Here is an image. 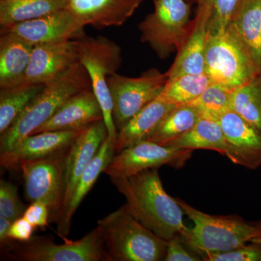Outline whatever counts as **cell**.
Returning a JSON list of instances; mask_svg holds the SVG:
<instances>
[{
  "label": "cell",
  "instance_id": "836d02e7",
  "mask_svg": "<svg viewBox=\"0 0 261 261\" xmlns=\"http://www.w3.org/2000/svg\"><path fill=\"white\" fill-rule=\"evenodd\" d=\"M168 242L166 261H199L202 257L190 250L181 241L179 234L175 235Z\"/></svg>",
  "mask_w": 261,
  "mask_h": 261
},
{
  "label": "cell",
  "instance_id": "277c9868",
  "mask_svg": "<svg viewBox=\"0 0 261 261\" xmlns=\"http://www.w3.org/2000/svg\"><path fill=\"white\" fill-rule=\"evenodd\" d=\"M111 261L164 260L168 242L141 224L126 205L97 221Z\"/></svg>",
  "mask_w": 261,
  "mask_h": 261
},
{
  "label": "cell",
  "instance_id": "1f68e13d",
  "mask_svg": "<svg viewBox=\"0 0 261 261\" xmlns=\"http://www.w3.org/2000/svg\"><path fill=\"white\" fill-rule=\"evenodd\" d=\"M27 207L19 197L18 188L10 181H0V216L13 222L23 217Z\"/></svg>",
  "mask_w": 261,
  "mask_h": 261
},
{
  "label": "cell",
  "instance_id": "484cf974",
  "mask_svg": "<svg viewBox=\"0 0 261 261\" xmlns=\"http://www.w3.org/2000/svg\"><path fill=\"white\" fill-rule=\"evenodd\" d=\"M200 117L198 110L191 105L176 106L146 141L168 146L191 129Z\"/></svg>",
  "mask_w": 261,
  "mask_h": 261
},
{
  "label": "cell",
  "instance_id": "ba28073f",
  "mask_svg": "<svg viewBox=\"0 0 261 261\" xmlns=\"http://www.w3.org/2000/svg\"><path fill=\"white\" fill-rule=\"evenodd\" d=\"M205 73L213 83L237 89L257 73L251 58L232 33H207Z\"/></svg>",
  "mask_w": 261,
  "mask_h": 261
},
{
  "label": "cell",
  "instance_id": "52a82bcc",
  "mask_svg": "<svg viewBox=\"0 0 261 261\" xmlns=\"http://www.w3.org/2000/svg\"><path fill=\"white\" fill-rule=\"evenodd\" d=\"M154 9L140 24V39L161 59L179 50L187 39L192 20L187 0H153Z\"/></svg>",
  "mask_w": 261,
  "mask_h": 261
},
{
  "label": "cell",
  "instance_id": "5bb4252c",
  "mask_svg": "<svg viewBox=\"0 0 261 261\" xmlns=\"http://www.w3.org/2000/svg\"><path fill=\"white\" fill-rule=\"evenodd\" d=\"M84 129L48 130L27 136L10 150L1 152V166L17 171L19 163L23 161L43 159L66 150Z\"/></svg>",
  "mask_w": 261,
  "mask_h": 261
},
{
  "label": "cell",
  "instance_id": "d6986e66",
  "mask_svg": "<svg viewBox=\"0 0 261 261\" xmlns=\"http://www.w3.org/2000/svg\"><path fill=\"white\" fill-rule=\"evenodd\" d=\"M100 120H104L102 109L90 88L70 98L32 135L48 130H82Z\"/></svg>",
  "mask_w": 261,
  "mask_h": 261
},
{
  "label": "cell",
  "instance_id": "5b68a950",
  "mask_svg": "<svg viewBox=\"0 0 261 261\" xmlns=\"http://www.w3.org/2000/svg\"><path fill=\"white\" fill-rule=\"evenodd\" d=\"M75 39L78 44L79 61L87 70L90 78L92 90L102 109L108 137L116 145L118 130L113 121V101L108 80L121 67V47L102 36L94 37L84 34Z\"/></svg>",
  "mask_w": 261,
  "mask_h": 261
},
{
  "label": "cell",
  "instance_id": "ffe728a7",
  "mask_svg": "<svg viewBox=\"0 0 261 261\" xmlns=\"http://www.w3.org/2000/svg\"><path fill=\"white\" fill-rule=\"evenodd\" d=\"M176 106L160 94L118 130L116 153L147 140L165 117Z\"/></svg>",
  "mask_w": 261,
  "mask_h": 261
},
{
  "label": "cell",
  "instance_id": "e0dca14e",
  "mask_svg": "<svg viewBox=\"0 0 261 261\" xmlns=\"http://www.w3.org/2000/svg\"><path fill=\"white\" fill-rule=\"evenodd\" d=\"M211 12L207 7L197 4L195 18L183 45L177 51L175 61L166 72L168 80L185 74L205 73V56Z\"/></svg>",
  "mask_w": 261,
  "mask_h": 261
},
{
  "label": "cell",
  "instance_id": "8992f818",
  "mask_svg": "<svg viewBox=\"0 0 261 261\" xmlns=\"http://www.w3.org/2000/svg\"><path fill=\"white\" fill-rule=\"evenodd\" d=\"M60 237L64 243H55L49 237H33L25 243L14 242L4 252L12 260L111 261L98 226L76 241Z\"/></svg>",
  "mask_w": 261,
  "mask_h": 261
},
{
  "label": "cell",
  "instance_id": "3957f363",
  "mask_svg": "<svg viewBox=\"0 0 261 261\" xmlns=\"http://www.w3.org/2000/svg\"><path fill=\"white\" fill-rule=\"evenodd\" d=\"M193 226L179 233L181 241L201 257L234 250L261 235L258 224H250L238 216H212L176 198Z\"/></svg>",
  "mask_w": 261,
  "mask_h": 261
},
{
  "label": "cell",
  "instance_id": "74e56055",
  "mask_svg": "<svg viewBox=\"0 0 261 261\" xmlns=\"http://www.w3.org/2000/svg\"><path fill=\"white\" fill-rule=\"evenodd\" d=\"M258 225L261 227V222L259 223ZM251 243L261 244V235H260V236H259L258 238L254 239V240H252Z\"/></svg>",
  "mask_w": 261,
  "mask_h": 261
},
{
  "label": "cell",
  "instance_id": "f1b7e54d",
  "mask_svg": "<svg viewBox=\"0 0 261 261\" xmlns=\"http://www.w3.org/2000/svg\"><path fill=\"white\" fill-rule=\"evenodd\" d=\"M211 83L205 73L182 75L168 80L161 95L176 106L189 105L200 97Z\"/></svg>",
  "mask_w": 261,
  "mask_h": 261
},
{
  "label": "cell",
  "instance_id": "4fadbf2b",
  "mask_svg": "<svg viewBox=\"0 0 261 261\" xmlns=\"http://www.w3.org/2000/svg\"><path fill=\"white\" fill-rule=\"evenodd\" d=\"M226 144V157L234 164L255 170L261 166V134L232 110L219 119Z\"/></svg>",
  "mask_w": 261,
  "mask_h": 261
},
{
  "label": "cell",
  "instance_id": "4316f807",
  "mask_svg": "<svg viewBox=\"0 0 261 261\" xmlns=\"http://www.w3.org/2000/svg\"><path fill=\"white\" fill-rule=\"evenodd\" d=\"M44 86V84L23 83L0 89V134L12 126Z\"/></svg>",
  "mask_w": 261,
  "mask_h": 261
},
{
  "label": "cell",
  "instance_id": "d6a6232c",
  "mask_svg": "<svg viewBox=\"0 0 261 261\" xmlns=\"http://www.w3.org/2000/svg\"><path fill=\"white\" fill-rule=\"evenodd\" d=\"M230 251L210 254L202 257L205 261H261V244L251 243Z\"/></svg>",
  "mask_w": 261,
  "mask_h": 261
},
{
  "label": "cell",
  "instance_id": "8d00e7d4",
  "mask_svg": "<svg viewBox=\"0 0 261 261\" xmlns=\"http://www.w3.org/2000/svg\"><path fill=\"white\" fill-rule=\"evenodd\" d=\"M12 221L10 220L5 219L3 216H0V243H1L2 248H8L15 241L10 240L8 237V232L10 226L12 224Z\"/></svg>",
  "mask_w": 261,
  "mask_h": 261
},
{
  "label": "cell",
  "instance_id": "d590c367",
  "mask_svg": "<svg viewBox=\"0 0 261 261\" xmlns=\"http://www.w3.org/2000/svg\"><path fill=\"white\" fill-rule=\"evenodd\" d=\"M35 228L25 218L15 220L10 226L8 237L10 240L18 243H25L32 240Z\"/></svg>",
  "mask_w": 261,
  "mask_h": 261
},
{
  "label": "cell",
  "instance_id": "6da1fadb",
  "mask_svg": "<svg viewBox=\"0 0 261 261\" xmlns=\"http://www.w3.org/2000/svg\"><path fill=\"white\" fill-rule=\"evenodd\" d=\"M111 180L126 198L130 214L157 236L168 241L187 228L184 211L176 198L163 188L159 168Z\"/></svg>",
  "mask_w": 261,
  "mask_h": 261
},
{
  "label": "cell",
  "instance_id": "f35d334b",
  "mask_svg": "<svg viewBox=\"0 0 261 261\" xmlns=\"http://www.w3.org/2000/svg\"><path fill=\"white\" fill-rule=\"evenodd\" d=\"M187 1H188L189 3H194V2H195L196 3V1H197V0H187Z\"/></svg>",
  "mask_w": 261,
  "mask_h": 261
},
{
  "label": "cell",
  "instance_id": "f546056e",
  "mask_svg": "<svg viewBox=\"0 0 261 261\" xmlns=\"http://www.w3.org/2000/svg\"><path fill=\"white\" fill-rule=\"evenodd\" d=\"M234 89L212 82L200 97L189 105L197 108L201 116L219 121L220 117L231 110Z\"/></svg>",
  "mask_w": 261,
  "mask_h": 261
},
{
  "label": "cell",
  "instance_id": "7c38bea8",
  "mask_svg": "<svg viewBox=\"0 0 261 261\" xmlns=\"http://www.w3.org/2000/svg\"><path fill=\"white\" fill-rule=\"evenodd\" d=\"M84 27L66 9L1 29L33 46L65 42L84 34Z\"/></svg>",
  "mask_w": 261,
  "mask_h": 261
},
{
  "label": "cell",
  "instance_id": "7a4b0ae2",
  "mask_svg": "<svg viewBox=\"0 0 261 261\" xmlns=\"http://www.w3.org/2000/svg\"><path fill=\"white\" fill-rule=\"evenodd\" d=\"M90 88V78L80 61L46 82L42 90L29 103L12 126L1 134V152L10 150L19 141L32 135L70 98Z\"/></svg>",
  "mask_w": 261,
  "mask_h": 261
},
{
  "label": "cell",
  "instance_id": "4dcf8cb0",
  "mask_svg": "<svg viewBox=\"0 0 261 261\" xmlns=\"http://www.w3.org/2000/svg\"><path fill=\"white\" fill-rule=\"evenodd\" d=\"M196 3L205 5L210 10L209 32H220L228 28L240 0H197Z\"/></svg>",
  "mask_w": 261,
  "mask_h": 261
},
{
  "label": "cell",
  "instance_id": "ac0fdd59",
  "mask_svg": "<svg viewBox=\"0 0 261 261\" xmlns=\"http://www.w3.org/2000/svg\"><path fill=\"white\" fill-rule=\"evenodd\" d=\"M144 0H68L66 9L84 27H121Z\"/></svg>",
  "mask_w": 261,
  "mask_h": 261
},
{
  "label": "cell",
  "instance_id": "83f0119b",
  "mask_svg": "<svg viewBox=\"0 0 261 261\" xmlns=\"http://www.w3.org/2000/svg\"><path fill=\"white\" fill-rule=\"evenodd\" d=\"M231 109L261 134V74L234 89Z\"/></svg>",
  "mask_w": 261,
  "mask_h": 261
},
{
  "label": "cell",
  "instance_id": "9c48e42d",
  "mask_svg": "<svg viewBox=\"0 0 261 261\" xmlns=\"http://www.w3.org/2000/svg\"><path fill=\"white\" fill-rule=\"evenodd\" d=\"M69 149L43 159L19 163L25 197L29 202L41 201L49 207L50 221L58 224L65 194V162Z\"/></svg>",
  "mask_w": 261,
  "mask_h": 261
},
{
  "label": "cell",
  "instance_id": "2e32d148",
  "mask_svg": "<svg viewBox=\"0 0 261 261\" xmlns=\"http://www.w3.org/2000/svg\"><path fill=\"white\" fill-rule=\"evenodd\" d=\"M77 62L76 39L34 46L24 83L45 84Z\"/></svg>",
  "mask_w": 261,
  "mask_h": 261
},
{
  "label": "cell",
  "instance_id": "9a60e30c",
  "mask_svg": "<svg viewBox=\"0 0 261 261\" xmlns=\"http://www.w3.org/2000/svg\"><path fill=\"white\" fill-rule=\"evenodd\" d=\"M108 137L106 123L100 120L86 127L70 146L65 162V194L61 214L68 205L81 176Z\"/></svg>",
  "mask_w": 261,
  "mask_h": 261
},
{
  "label": "cell",
  "instance_id": "44dd1931",
  "mask_svg": "<svg viewBox=\"0 0 261 261\" xmlns=\"http://www.w3.org/2000/svg\"><path fill=\"white\" fill-rule=\"evenodd\" d=\"M115 154L116 143L111 137H108L101 145L95 157L82 173L68 205L62 213L59 221L57 224L59 236L67 237L69 234L72 219L75 211L80 207L84 197L95 185L99 175L104 173Z\"/></svg>",
  "mask_w": 261,
  "mask_h": 261
},
{
  "label": "cell",
  "instance_id": "d4e9b609",
  "mask_svg": "<svg viewBox=\"0 0 261 261\" xmlns=\"http://www.w3.org/2000/svg\"><path fill=\"white\" fill-rule=\"evenodd\" d=\"M168 146L178 148L209 149L226 155V144L219 121L201 116L191 129Z\"/></svg>",
  "mask_w": 261,
  "mask_h": 261
},
{
  "label": "cell",
  "instance_id": "30bf717a",
  "mask_svg": "<svg viewBox=\"0 0 261 261\" xmlns=\"http://www.w3.org/2000/svg\"><path fill=\"white\" fill-rule=\"evenodd\" d=\"M166 73L155 68L140 76L127 77L115 73L108 80L113 101V118L117 130L162 93L168 82Z\"/></svg>",
  "mask_w": 261,
  "mask_h": 261
},
{
  "label": "cell",
  "instance_id": "603a6c76",
  "mask_svg": "<svg viewBox=\"0 0 261 261\" xmlns=\"http://www.w3.org/2000/svg\"><path fill=\"white\" fill-rule=\"evenodd\" d=\"M34 46L20 38L1 32L0 38V89L24 83Z\"/></svg>",
  "mask_w": 261,
  "mask_h": 261
},
{
  "label": "cell",
  "instance_id": "7402d4cb",
  "mask_svg": "<svg viewBox=\"0 0 261 261\" xmlns=\"http://www.w3.org/2000/svg\"><path fill=\"white\" fill-rule=\"evenodd\" d=\"M228 29L261 74V0H240Z\"/></svg>",
  "mask_w": 261,
  "mask_h": 261
},
{
  "label": "cell",
  "instance_id": "8fae6325",
  "mask_svg": "<svg viewBox=\"0 0 261 261\" xmlns=\"http://www.w3.org/2000/svg\"><path fill=\"white\" fill-rule=\"evenodd\" d=\"M192 152V149L143 141L115 154L104 173L111 178H126L163 166L177 169L185 166L191 158Z\"/></svg>",
  "mask_w": 261,
  "mask_h": 261
},
{
  "label": "cell",
  "instance_id": "e575fe53",
  "mask_svg": "<svg viewBox=\"0 0 261 261\" xmlns=\"http://www.w3.org/2000/svg\"><path fill=\"white\" fill-rule=\"evenodd\" d=\"M25 218L34 228H44L50 221V211L49 207L41 201L32 202L24 212Z\"/></svg>",
  "mask_w": 261,
  "mask_h": 261
},
{
  "label": "cell",
  "instance_id": "cb8c5ba5",
  "mask_svg": "<svg viewBox=\"0 0 261 261\" xmlns=\"http://www.w3.org/2000/svg\"><path fill=\"white\" fill-rule=\"evenodd\" d=\"M68 0H0L2 28L45 16L66 8Z\"/></svg>",
  "mask_w": 261,
  "mask_h": 261
}]
</instances>
